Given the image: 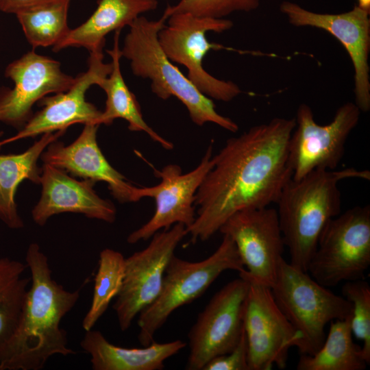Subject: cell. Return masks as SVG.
<instances>
[{
	"mask_svg": "<svg viewBox=\"0 0 370 370\" xmlns=\"http://www.w3.org/2000/svg\"><path fill=\"white\" fill-rule=\"evenodd\" d=\"M295 118H274L229 138L196 195L194 222L186 228L190 242L206 241L237 212L277 202L292 179L288 143Z\"/></svg>",
	"mask_w": 370,
	"mask_h": 370,
	"instance_id": "cell-1",
	"label": "cell"
},
{
	"mask_svg": "<svg viewBox=\"0 0 370 370\" xmlns=\"http://www.w3.org/2000/svg\"><path fill=\"white\" fill-rule=\"evenodd\" d=\"M25 260L31 286L15 330L0 347V370H40L54 355L75 354L60 322L77 302L80 290L67 291L53 279L38 244L29 246Z\"/></svg>",
	"mask_w": 370,
	"mask_h": 370,
	"instance_id": "cell-2",
	"label": "cell"
},
{
	"mask_svg": "<svg viewBox=\"0 0 370 370\" xmlns=\"http://www.w3.org/2000/svg\"><path fill=\"white\" fill-rule=\"evenodd\" d=\"M349 178L369 180L368 170L317 169L291 179L276 202L277 213L290 264L308 272L319 237L328 222L341 213L338 183Z\"/></svg>",
	"mask_w": 370,
	"mask_h": 370,
	"instance_id": "cell-3",
	"label": "cell"
},
{
	"mask_svg": "<svg viewBox=\"0 0 370 370\" xmlns=\"http://www.w3.org/2000/svg\"><path fill=\"white\" fill-rule=\"evenodd\" d=\"M166 20L163 16L156 21L142 15L136 18L125 37L122 57L130 61L134 75L151 81V91L157 97L180 100L195 124L213 123L231 132H237L238 125L218 113L212 100L202 94L163 51L158 36Z\"/></svg>",
	"mask_w": 370,
	"mask_h": 370,
	"instance_id": "cell-4",
	"label": "cell"
},
{
	"mask_svg": "<svg viewBox=\"0 0 370 370\" xmlns=\"http://www.w3.org/2000/svg\"><path fill=\"white\" fill-rule=\"evenodd\" d=\"M271 289L277 305L294 330L293 347H297L301 355H313L319 349L325 338L327 324L351 317V302L284 259Z\"/></svg>",
	"mask_w": 370,
	"mask_h": 370,
	"instance_id": "cell-5",
	"label": "cell"
},
{
	"mask_svg": "<svg viewBox=\"0 0 370 370\" xmlns=\"http://www.w3.org/2000/svg\"><path fill=\"white\" fill-rule=\"evenodd\" d=\"M245 270L233 240L226 234L216 251L199 262H189L175 255L170 260L160 293L138 314V338L143 346L154 341V334L176 309L200 297L225 271Z\"/></svg>",
	"mask_w": 370,
	"mask_h": 370,
	"instance_id": "cell-6",
	"label": "cell"
},
{
	"mask_svg": "<svg viewBox=\"0 0 370 370\" xmlns=\"http://www.w3.org/2000/svg\"><path fill=\"white\" fill-rule=\"evenodd\" d=\"M370 265V206H355L323 229L308 273L325 287L364 279Z\"/></svg>",
	"mask_w": 370,
	"mask_h": 370,
	"instance_id": "cell-7",
	"label": "cell"
},
{
	"mask_svg": "<svg viewBox=\"0 0 370 370\" xmlns=\"http://www.w3.org/2000/svg\"><path fill=\"white\" fill-rule=\"evenodd\" d=\"M167 19L168 25L160 30L158 38L168 58L184 66L188 79L211 99L228 102L237 97L241 92L237 84L216 78L203 66V60L210 50L226 49L210 42L206 34L228 30L233 23L225 18L199 16L188 12L175 13Z\"/></svg>",
	"mask_w": 370,
	"mask_h": 370,
	"instance_id": "cell-8",
	"label": "cell"
},
{
	"mask_svg": "<svg viewBox=\"0 0 370 370\" xmlns=\"http://www.w3.org/2000/svg\"><path fill=\"white\" fill-rule=\"evenodd\" d=\"M360 112L355 103L347 102L337 109L330 123L319 125L311 108L306 103L300 104L288 143L292 179L298 180L317 169H336L347 138L358 123Z\"/></svg>",
	"mask_w": 370,
	"mask_h": 370,
	"instance_id": "cell-9",
	"label": "cell"
},
{
	"mask_svg": "<svg viewBox=\"0 0 370 370\" xmlns=\"http://www.w3.org/2000/svg\"><path fill=\"white\" fill-rule=\"evenodd\" d=\"M186 235L184 225L174 224L157 232L146 248L125 258L122 287L113 305L121 331L158 297L167 265Z\"/></svg>",
	"mask_w": 370,
	"mask_h": 370,
	"instance_id": "cell-10",
	"label": "cell"
},
{
	"mask_svg": "<svg viewBox=\"0 0 370 370\" xmlns=\"http://www.w3.org/2000/svg\"><path fill=\"white\" fill-rule=\"evenodd\" d=\"M249 281L233 280L217 291L198 314L190 330L186 369L202 370L212 358L231 352L243 330V314Z\"/></svg>",
	"mask_w": 370,
	"mask_h": 370,
	"instance_id": "cell-11",
	"label": "cell"
},
{
	"mask_svg": "<svg viewBox=\"0 0 370 370\" xmlns=\"http://www.w3.org/2000/svg\"><path fill=\"white\" fill-rule=\"evenodd\" d=\"M245 271L239 276L249 281L243 314L249 370H270L273 365L284 369L288 350L293 347V327L277 305L271 287L252 279Z\"/></svg>",
	"mask_w": 370,
	"mask_h": 370,
	"instance_id": "cell-12",
	"label": "cell"
},
{
	"mask_svg": "<svg viewBox=\"0 0 370 370\" xmlns=\"http://www.w3.org/2000/svg\"><path fill=\"white\" fill-rule=\"evenodd\" d=\"M214 163L212 145L207 149L199 165L186 173H182L180 166L169 164L156 172L160 182L153 186L137 187L136 199L152 197L156 210L152 217L127 237L131 244L146 241L161 229H169L172 225L182 223L186 228L194 222L195 195L206 174Z\"/></svg>",
	"mask_w": 370,
	"mask_h": 370,
	"instance_id": "cell-13",
	"label": "cell"
},
{
	"mask_svg": "<svg viewBox=\"0 0 370 370\" xmlns=\"http://www.w3.org/2000/svg\"><path fill=\"white\" fill-rule=\"evenodd\" d=\"M219 232L233 240L246 274L271 287L284 259L285 246L276 209L267 206L237 212Z\"/></svg>",
	"mask_w": 370,
	"mask_h": 370,
	"instance_id": "cell-14",
	"label": "cell"
},
{
	"mask_svg": "<svg viewBox=\"0 0 370 370\" xmlns=\"http://www.w3.org/2000/svg\"><path fill=\"white\" fill-rule=\"evenodd\" d=\"M280 10L296 27H312L325 30L345 47L354 68L355 103L360 111L370 109V12L358 5L343 13H317L299 4L284 1Z\"/></svg>",
	"mask_w": 370,
	"mask_h": 370,
	"instance_id": "cell-15",
	"label": "cell"
},
{
	"mask_svg": "<svg viewBox=\"0 0 370 370\" xmlns=\"http://www.w3.org/2000/svg\"><path fill=\"white\" fill-rule=\"evenodd\" d=\"M112 64L103 62V53H90L86 71L78 74L70 88L47 95L38 101L42 109L32 115L14 136L0 141V147L8 143L40 134L66 130L72 125H99L101 111L86 99V93L108 76Z\"/></svg>",
	"mask_w": 370,
	"mask_h": 370,
	"instance_id": "cell-16",
	"label": "cell"
},
{
	"mask_svg": "<svg viewBox=\"0 0 370 370\" xmlns=\"http://www.w3.org/2000/svg\"><path fill=\"white\" fill-rule=\"evenodd\" d=\"M5 75L12 88L0 89V121L20 130L34 114L33 106L50 94L71 88L75 77L64 73L60 62L29 51L10 63Z\"/></svg>",
	"mask_w": 370,
	"mask_h": 370,
	"instance_id": "cell-17",
	"label": "cell"
},
{
	"mask_svg": "<svg viewBox=\"0 0 370 370\" xmlns=\"http://www.w3.org/2000/svg\"><path fill=\"white\" fill-rule=\"evenodd\" d=\"M99 125L85 124L79 136L66 146L49 144L41 154L44 163L69 173L72 176L107 183L112 196L121 203L137 202L134 186L113 168L101 152L97 140Z\"/></svg>",
	"mask_w": 370,
	"mask_h": 370,
	"instance_id": "cell-18",
	"label": "cell"
},
{
	"mask_svg": "<svg viewBox=\"0 0 370 370\" xmlns=\"http://www.w3.org/2000/svg\"><path fill=\"white\" fill-rule=\"evenodd\" d=\"M95 183L86 179L77 180L65 171L44 163L40 182L41 197L32 210L34 221L42 226L55 214L74 212L113 223L116 219L115 206L95 193Z\"/></svg>",
	"mask_w": 370,
	"mask_h": 370,
	"instance_id": "cell-19",
	"label": "cell"
},
{
	"mask_svg": "<svg viewBox=\"0 0 370 370\" xmlns=\"http://www.w3.org/2000/svg\"><path fill=\"white\" fill-rule=\"evenodd\" d=\"M158 4L157 0H99L91 16L70 29L52 50L57 53L68 47H83L89 53L103 52L109 33L130 26L142 14L156 9Z\"/></svg>",
	"mask_w": 370,
	"mask_h": 370,
	"instance_id": "cell-20",
	"label": "cell"
},
{
	"mask_svg": "<svg viewBox=\"0 0 370 370\" xmlns=\"http://www.w3.org/2000/svg\"><path fill=\"white\" fill-rule=\"evenodd\" d=\"M85 332L80 346L90 356L93 370H161L166 359L186 345L175 340L164 343L153 341L142 348H125L110 343L98 330Z\"/></svg>",
	"mask_w": 370,
	"mask_h": 370,
	"instance_id": "cell-21",
	"label": "cell"
},
{
	"mask_svg": "<svg viewBox=\"0 0 370 370\" xmlns=\"http://www.w3.org/2000/svg\"><path fill=\"white\" fill-rule=\"evenodd\" d=\"M64 132L45 133L23 153L0 155V219L10 228L19 229L24 225L15 202L18 185L25 180L40 184L42 168L38 166V160L47 146Z\"/></svg>",
	"mask_w": 370,
	"mask_h": 370,
	"instance_id": "cell-22",
	"label": "cell"
},
{
	"mask_svg": "<svg viewBox=\"0 0 370 370\" xmlns=\"http://www.w3.org/2000/svg\"><path fill=\"white\" fill-rule=\"evenodd\" d=\"M121 31L114 32L113 47L106 50L112 58V71L97 85L106 95V107L101 112L99 123L110 125L116 119H124L128 123L130 131L144 132L164 149H172L173 145L160 136L145 121L138 101L122 76L120 66L122 56L119 47Z\"/></svg>",
	"mask_w": 370,
	"mask_h": 370,
	"instance_id": "cell-23",
	"label": "cell"
},
{
	"mask_svg": "<svg viewBox=\"0 0 370 370\" xmlns=\"http://www.w3.org/2000/svg\"><path fill=\"white\" fill-rule=\"evenodd\" d=\"M369 365L352 339L350 318L330 322L323 343L313 355H301L297 370H364Z\"/></svg>",
	"mask_w": 370,
	"mask_h": 370,
	"instance_id": "cell-24",
	"label": "cell"
},
{
	"mask_svg": "<svg viewBox=\"0 0 370 370\" xmlns=\"http://www.w3.org/2000/svg\"><path fill=\"white\" fill-rule=\"evenodd\" d=\"M71 0H58L24 10L16 14L25 36L32 47L55 46L68 34Z\"/></svg>",
	"mask_w": 370,
	"mask_h": 370,
	"instance_id": "cell-25",
	"label": "cell"
},
{
	"mask_svg": "<svg viewBox=\"0 0 370 370\" xmlns=\"http://www.w3.org/2000/svg\"><path fill=\"white\" fill-rule=\"evenodd\" d=\"M27 264L0 257V347L13 333L31 282L24 277Z\"/></svg>",
	"mask_w": 370,
	"mask_h": 370,
	"instance_id": "cell-26",
	"label": "cell"
},
{
	"mask_svg": "<svg viewBox=\"0 0 370 370\" xmlns=\"http://www.w3.org/2000/svg\"><path fill=\"white\" fill-rule=\"evenodd\" d=\"M125 258L117 251L105 249L100 252L90 307L82 321L85 331L92 330L119 293L124 278Z\"/></svg>",
	"mask_w": 370,
	"mask_h": 370,
	"instance_id": "cell-27",
	"label": "cell"
},
{
	"mask_svg": "<svg viewBox=\"0 0 370 370\" xmlns=\"http://www.w3.org/2000/svg\"><path fill=\"white\" fill-rule=\"evenodd\" d=\"M343 297L352 306L350 325L352 334L362 341V355L370 363V286L364 279L345 282Z\"/></svg>",
	"mask_w": 370,
	"mask_h": 370,
	"instance_id": "cell-28",
	"label": "cell"
},
{
	"mask_svg": "<svg viewBox=\"0 0 370 370\" xmlns=\"http://www.w3.org/2000/svg\"><path fill=\"white\" fill-rule=\"evenodd\" d=\"M260 5V0H180L168 5L162 16L168 18L175 13L188 12L199 16L224 18L235 12H251Z\"/></svg>",
	"mask_w": 370,
	"mask_h": 370,
	"instance_id": "cell-29",
	"label": "cell"
},
{
	"mask_svg": "<svg viewBox=\"0 0 370 370\" xmlns=\"http://www.w3.org/2000/svg\"><path fill=\"white\" fill-rule=\"evenodd\" d=\"M202 370H249L248 347L244 327L236 347L231 352L211 359Z\"/></svg>",
	"mask_w": 370,
	"mask_h": 370,
	"instance_id": "cell-30",
	"label": "cell"
},
{
	"mask_svg": "<svg viewBox=\"0 0 370 370\" xmlns=\"http://www.w3.org/2000/svg\"><path fill=\"white\" fill-rule=\"evenodd\" d=\"M54 1L58 0H0V11L16 14L24 10Z\"/></svg>",
	"mask_w": 370,
	"mask_h": 370,
	"instance_id": "cell-31",
	"label": "cell"
},
{
	"mask_svg": "<svg viewBox=\"0 0 370 370\" xmlns=\"http://www.w3.org/2000/svg\"><path fill=\"white\" fill-rule=\"evenodd\" d=\"M357 1L359 7L370 12V0H357Z\"/></svg>",
	"mask_w": 370,
	"mask_h": 370,
	"instance_id": "cell-32",
	"label": "cell"
},
{
	"mask_svg": "<svg viewBox=\"0 0 370 370\" xmlns=\"http://www.w3.org/2000/svg\"><path fill=\"white\" fill-rule=\"evenodd\" d=\"M3 134V132H0V137Z\"/></svg>",
	"mask_w": 370,
	"mask_h": 370,
	"instance_id": "cell-33",
	"label": "cell"
}]
</instances>
